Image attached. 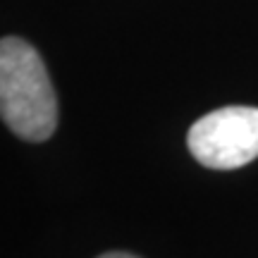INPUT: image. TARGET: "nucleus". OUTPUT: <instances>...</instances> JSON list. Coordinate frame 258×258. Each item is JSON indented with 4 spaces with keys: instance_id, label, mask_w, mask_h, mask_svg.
<instances>
[{
    "instance_id": "2",
    "label": "nucleus",
    "mask_w": 258,
    "mask_h": 258,
    "mask_svg": "<svg viewBox=\"0 0 258 258\" xmlns=\"http://www.w3.org/2000/svg\"><path fill=\"white\" fill-rule=\"evenodd\" d=\"M191 156L213 170H234L258 158V108L227 105L196 120L186 134Z\"/></svg>"
},
{
    "instance_id": "3",
    "label": "nucleus",
    "mask_w": 258,
    "mask_h": 258,
    "mask_svg": "<svg viewBox=\"0 0 258 258\" xmlns=\"http://www.w3.org/2000/svg\"><path fill=\"white\" fill-rule=\"evenodd\" d=\"M98 258H137L132 253H122V251H110V253H101Z\"/></svg>"
},
{
    "instance_id": "1",
    "label": "nucleus",
    "mask_w": 258,
    "mask_h": 258,
    "mask_svg": "<svg viewBox=\"0 0 258 258\" xmlns=\"http://www.w3.org/2000/svg\"><path fill=\"white\" fill-rule=\"evenodd\" d=\"M0 117L19 139L46 141L57 127V98L36 48L0 38Z\"/></svg>"
}]
</instances>
